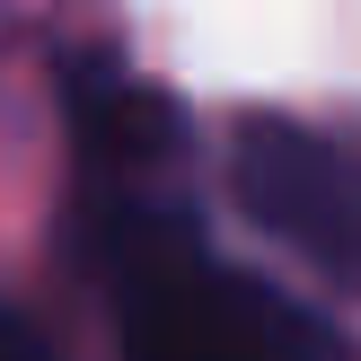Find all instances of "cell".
Here are the masks:
<instances>
[{
  "mask_svg": "<svg viewBox=\"0 0 361 361\" xmlns=\"http://www.w3.org/2000/svg\"><path fill=\"white\" fill-rule=\"evenodd\" d=\"M88 264L115 300L123 361H335V335L291 291L203 247V221L168 194L97 185Z\"/></svg>",
  "mask_w": 361,
  "mask_h": 361,
  "instance_id": "1",
  "label": "cell"
},
{
  "mask_svg": "<svg viewBox=\"0 0 361 361\" xmlns=\"http://www.w3.org/2000/svg\"><path fill=\"white\" fill-rule=\"evenodd\" d=\"M229 194L238 212L282 238L300 264L361 300V141L300 115H238L229 133Z\"/></svg>",
  "mask_w": 361,
  "mask_h": 361,
  "instance_id": "2",
  "label": "cell"
},
{
  "mask_svg": "<svg viewBox=\"0 0 361 361\" xmlns=\"http://www.w3.org/2000/svg\"><path fill=\"white\" fill-rule=\"evenodd\" d=\"M71 141H80L88 176H106V185H133L141 168L176 159L185 123H176L168 88L133 80V71H115V62H88V71H71Z\"/></svg>",
  "mask_w": 361,
  "mask_h": 361,
  "instance_id": "3",
  "label": "cell"
},
{
  "mask_svg": "<svg viewBox=\"0 0 361 361\" xmlns=\"http://www.w3.org/2000/svg\"><path fill=\"white\" fill-rule=\"evenodd\" d=\"M0 361H53V353H44V335H35L18 309H0Z\"/></svg>",
  "mask_w": 361,
  "mask_h": 361,
  "instance_id": "4",
  "label": "cell"
}]
</instances>
